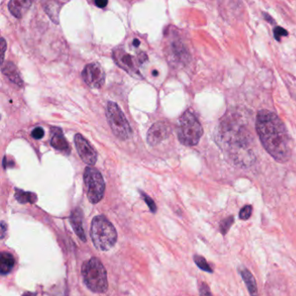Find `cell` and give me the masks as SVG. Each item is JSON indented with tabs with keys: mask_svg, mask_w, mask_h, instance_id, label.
Returning <instances> with one entry per match:
<instances>
[{
	"mask_svg": "<svg viewBox=\"0 0 296 296\" xmlns=\"http://www.w3.org/2000/svg\"><path fill=\"white\" fill-rule=\"evenodd\" d=\"M31 2L27 0H12L8 4L9 11L17 19H21L25 12L30 8Z\"/></svg>",
	"mask_w": 296,
	"mask_h": 296,
	"instance_id": "obj_13",
	"label": "cell"
},
{
	"mask_svg": "<svg viewBox=\"0 0 296 296\" xmlns=\"http://www.w3.org/2000/svg\"><path fill=\"white\" fill-rule=\"evenodd\" d=\"M106 117L110 129L115 136L121 139L127 140L132 135V129L129 122L122 111L120 107L114 102H109L107 104Z\"/></svg>",
	"mask_w": 296,
	"mask_h": 296,
	"instance_id": "obj_5",
	"label": "cell"
},
{
	"mask_svg": "<svg viewBox=\"0 0 296 296\" xmlns=\"http://www.w3.org/2000/svg\"><path fill=\"white\" fill-rule=\"evenodd\" d=\"M263 17H264V19H265V20H266V21H268L269 23L272 24V25H273V24H275V21L273 20V18H272V17H271L270 14H268V13H265V12H263Z\"/></svg>",
	"mask_w": 296,
	"mask_h": 296,
	"instance_id": "obj_26",
	"label": "cell"
},
{
	"mask_svg": "<svg viewBox=\"0 0 296 296\" xmlns=\"http://www.w3.org/2000/svg\"><path fill=\"white\" fill-rule=\"evenodd\" d=\"M194 261L200 270H203V271L209 273H212L214 272V270H213L211 266L209 265V262H207V260L203 256L197 254V255L194 256Z\"/></svg>",
	"mask_w": 296,
	"mask_h": 296,
	"instance_id": "obj_18",
	"label": "cell"
},
{
	"mask_svg": "<svg viewBox=\"0 0 296 296\" xmlns=\"http://www.w3.org/2000/svg\"><path fill=\"white\" fill-rule=\"evenodd\" d=\"M241 276L247 286V290L250 294L251 296H258V289H257V284L256 281L254 280L253 274L249 270L247 269H241L239 270Z\"/></svg>",
	"mask_w": 296,
	"mask_h": 296,
	"instance_id": "obj_15",
	"label": "cell"
},
{
	"mask_svg": "<svg viewBox=\"0 0 296 296\" xmlns=\"http://www.w3.org/2000/svg\"><path fill=\"white\" fill-rule=\"evenodd\" d=\"M171 133V127L166 122H157L148 129L147 142L150 146L159 145L161 142L167 139Z\"/></svg>",
	"mask_w": 296,
	"mask_h": 296,
	"instance_id": "obj_9",
	"label": "cell"
},
{
	"mask_svg": "<svg viewBox=\"0 0 296 296\" xmlns=\"http://www.w3.org/2000/svg\"><path fill=\"white\" fill-rule=\"evenodd\" d=\"M255 128L260 140L270 156L279 163H286L291 156V143L284 123L270 110H260Z\"/></svg>",
	"mask_w": 296,
	"mask_h": 296,
	"instance_id": "obj_1",
	"label": "cell"
},
{
	"mask_svg": "<svg viewBox=\"0 0 296 296\" xmlns=\"http://www.w3.org/2000/svg\"><path fill=\"white\" fill-rule=\"evenodd\" d=\"M96 5H98L99 8H104L108 4V1H96Z\"/></svg>",
	"mask_w": 296,
	"mask_h": 296,
	"instance_id": "obj_27",
	"label": "cell"
},
{
	"mask_svg": "<svg viewBox=\"0 0 296 296\" xmlns=\"http://www.w3.org/2000/svg\"><path fill=\"white\" fill-rule=\"evenodd\" d=\"M133 46H136V47L140 46V41L137 40V39H134Z\"/></svg>",
	"mask_w": 296,
	"mask_h": 296,
	"instance_id": "obj_29",
	"label": "cell"
},
{
	"mask_svg": "<svg viewBox=\"0 0 296 296\" xmlns=\"http://www.w3.org/2000/svg\"><path fill=\"white\" fill-rule=\"evenodd\" d=\"M53 137L50 141V145L57 150L69 151V145L65 136L59 128H53Z\"/></svg>",
	"mask_w": 296,
	"mask_h": 296,
	"instance_id": "obj_14",
	"label": "cell"
},
{
	"mask_svg": "<svg viewBox=\"0 0 296 296\" xmlns=\"http://www.w3.org/2000/svg\"><path fill=\"white\" fill-rule=\"evenodd\" d=\"M199 293H200V296H212V293L210 291L209 286L205 282L199 283Z\"/></svg>",
	"mask_w": 296,
	"mask_h": 296,
	"instance_id": "obj_22",
	"label": "cell"
},
{
	"mask_svg": "<svg viewBox=\"0 0 296 296\" xmlns=\"http://www.w3.org/2000/svg\"><path fill=\"white\" fill-rule=\"evenodd\" d=\"M6 42H5V39L4 38H1V42H0V48H1V66L4 65V52L6 50Z\"/></svg>",
	"mask_w": 296,
	"mask_h": 296,
	"instance_id": "obj_25",
	"label": "cell"
},
{
	"mask_svg": "<svg viewBox=\"0 0 296 296\" xmlns=\"http://www.w3.org/2000/svg\"><path fill=\"white\" fill-rule=\"evenodd\" d=\"M113 58L119 67L123 69L131 76H142L137 70L136 61L134 60L132 56L127 53L125 50L120 48L115 49L113 50Z\"/></svg>",
	"mask_w": 296,
	"mask_h": 296,
	"instance_id": "obj_10",
	"label": "cell"
},
{
	"mask_svg": "<svg viewBox=\"0 0 296 296\" xmlns=\"http://www.w3.org/2000/svg\"><path fill=\"white\" fill-rule=\"evenodd\" d=\"M82 275L84 284L94 293L106 292L108 279L105 268L101 261L96 257L88 260L82 266Z\"/></svg>",
	"mask_w": 296,
	"mask_h": 296,
	"instance_id": "obj_3",
	"label": "cell"
},
{
	"mask_svg": "<svg viewBox=\"0 0 296 296\" xmlns=\"http://www.w3.org/2000/svg\"><path fill=\"white\" fill-rule=\"evenodd\" d=\"M1 232H2L1 238L3 239V238H4V234H5V223H4V222H1Z\"/></svg>",
	"mask_w": 296,
	"mask_h": 296,
	"instance_id": "obj_28",
	"label": "cell"
},
{
	"mask_svg": "<svg viewBox=\"0 0 296 296\" xmlns=\"http://www.w3.org/2000/svg\"><path fill=\"white\" fill-rule=\"evenodd\" d=\"M203 134V129L197 117L187 110L179 120L177 136L180 143L185 146L197 145Z\"/></svg>",
	"mask_w": 296,
	"mask_h": 296,
	"instance_id": "obj_4",
	"label": "cell"
},
{
	"mask_svg": "<svg viewBox=\"0 0 296 296\" xmlns=\"http://www.w3.org/2000/svg\"><path fill=\"white\" fill-rule=\"evenodd\" d=\"M44 136H45V131H44V129H43L42 128H40V127H38V128L33 129L32 132H31V137H33L36 140L41 139V138L44 137Z\"/></svg>",
	"mask_w": 296,
	"mask_h": 296,
	"instance_id": "obj_24",
	"label": "cell"
},
{
	"mask_svg": "<svg viewBox=\"0 0 296 296\" xmlns=\"http://www.w3.org/2000/svg\"><path fill=\"white\" fill-rule=\"evenodd\" d=\"M23 296H36V295H35V294H33V293L27 292L25 293V294H24Z\"/></svg>",
	"mask_w": 296,
	"mask_h": 296,
	"instance_id": "obj_30",
	"label": "cell"
},
{
	"mask_svg": "<svg viewBox=\"0 0 296 296\" xmlns=\"http://www.w3.org/2000/svg\"><path fill=\"white\" fill-rule=\"evenodd\" d=\"M91 237L95 247L101 251H107L114 246L118 234L114 226L103 216L93 218L91 222Z\"/></svg>",
	"mask_w": 296,
	"mask_h": 296,
	"instance_id": "obj_2",
	"label": "cell"
},
{
	"mask_svg": "<svg viewBox=\"0 0 296 296\" xmlns=\"http://www.w3.org/2000/svg\"><path fill=\"white\" fill-rule=\"evenodd\" d=\"M82 76L89 87L100 89L105 82V73L98 63H91L84 67Z\"/></svg>",
	"mask_w": 296,
	"mask_h": 296,
	"instance_id": "obj_7",
	"label": "cell"
},
{
	"mask_svg": "<svg viewBox=\"0 0 296 296\" xmlns=\"http://www.w3.org/2000/svg\"><path fill=\"white\" fill-rule=\"evenodd\" d=\"M287 36H289V32L285 30L284 28L277 26L273 29V37L279 42L281 41V38H282V37H287Z\"/></svg>",
	"mask_w": 296,
	"mask_h": 296,
	"instance_id": "obj_21",
	"label": "cell"
},
{
	"mask_svg": "<svg viewBox=\"0 0 296 296\" xmlns=\"http://www.w3.org/2000/svg\"><path fill=\"white\" fill-rule=\"evenodd\" d=\"M234 222H235V218L233 216H229V217L224 218L223 220L221 221L219 229L223 236L228 233V230L231 228L232 224L234 223Z\"/></svg>",
	"mask_w": 296,
	"mask_h": 296,
	"instance_id": "obj_19",
	"label": "cell"
},
{
	"mask_svg": "<svg viewBox=\"0 0 296 296\" xmlns=\"http://www.w3.org/2000/svg\"><path fill=\"white\" fill-rule=\"evenodd\" d=\"M253 211V207L251 205H245L240 210L239 217L241 220H248L250 218Z\"/></svg>",
	"mask_w": 296,
	"mask_h": 296,
	"instance_id": "obj_20",
	"label": "cell"
},
{
	"mask_svg": "<svg viewBox=\"0 0 296 296\" xmlns=\"http://www.w3.org/2000/svg\"><path fill=\"white\" fill-rule=\"evenodd\" d=\"M74 142L81 159L89 166L95 165L98 160V154L95 148L90 145V143L81 134H76Z\"/></svg>",
	"mask_w": 296,
	"mask_h": 296,
	"instance_id": "obj_8",
	"label": "cell"
},
{
	"mask_svg": "<svg viewBox=\"0 0 296 296\" xmlns=\"http://www.w3.org/2000/svg\"><path fill=\"white\" fill-rule=\"evenodd\" d=\"M153 74H154V75H155V76H156V75H157V74H158V73H157V72H154V73H153Z\"/></svg>",
	"mask_w": 296,
	"mask_h": 296,
	"instance_id": "obj_31",
	"label": "cell"
},
{
	"mask_svg": "<svg viewBox=\"0 0 296 296\" xmlns=\"http://www.w3.org/2000/svg\"><path fill=\"white\" fill-rule=\"evenodd\" d=\"M15 198L20 203H35L37 201V195L32 192H26L24 190L16 189Z\"/></svg>",
	"mask_w": 296,
	"mask_h": 296,
	"instance_id": "obj_17",
	"label": "cell"
},
{
	"mask_svg": "<svg viewBox=\"0 0 296 296\" xmlns=\"http://www.w3.org/2000/svg\"><path fill=\"white\" fill-rule=\"evenodd\" d=\"M70 222L76 236H78L82 241L86 242V236L84 235V230L83 228V211L80 208H76L73 210Z\"/></svg>",
	"mask_w": 296,
	"mask_h": 296,
	"instance_id": "obj_11",
	"label": "cell"
},
{
	"mask_svg": "<svg viewBox=\"0 0 296 296\" xmlns=\"http://www.w3.org/2000/svg\"><path fill=\"white\" fill-rule=\"evenodd\" d=\"M84 181L89 201L94 204L101 201L105 191V183L101 173L95 168L87 167L84 171Z\"/></svg>",
	"mask_w": 296,
	"mask_h": 296,
	"instance_id": "obj_6",
	"label": "cell"
},
{
	"mask_svg": "<svg viewBox=\"0 0 296 296\" xmlns=\"http://www.w3.org/2000/svg\"><path fill=\"white\" fill-rule=\"evenodd\" d=\"M142 193V196H143V197L145 199V202L148 204V208L150 209L152 213H156V203H155V201L152 200L151 198L148 197V195H146V194L143 193V192H141Z\"/></svg>",
	"mask_w": 296,
	"mask_h": 296,
	"instance_id": "obj_23",
	"label": "cell"
},
{
	"mask_svg": "<svg viewBox=\"0 0 296 296\" xmlns=\"http://www.w3.org/2000/svg\"><path fill=\"white\" fill-rule=\"evenodd\" d=\"M15 264V260L12 254L2 252L0 255V273L2 275L8 274L12 271Z\"/></svg>",
	"mask_w": 296,
	"mask_h": 296,
	"instance_id": "obj_16",
	"label": "cell"
},
{
	"mask_svg": "<svg viewBox=\"0 0 296 296\" xmlns=\"http://www.w3.org/2000/svg\"><path fill=\"white\" fill-rule=\"evenodd\" d=\"M1 71H2V73L7 76L13 84L18 85L19 87L23 86L24 81L19 73V69L17 68V66L13 63L7 62L6 64L2 65Z\"/></svg>",
	"mask_w": 296,
	"mask_h": 296,
	"instance_id": "obj_12",
	"label": "cell"
}]
</instances>
